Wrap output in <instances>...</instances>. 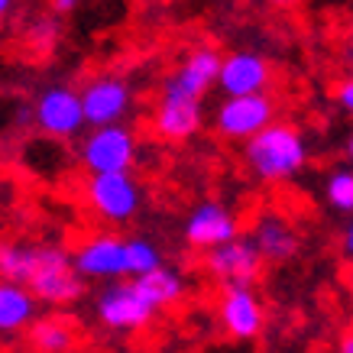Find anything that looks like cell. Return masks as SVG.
<instances>
[{"label":"cell","mask_w":353,"mask_h":353,"mask_svg":"<svg viewBox=\"0 0 353 353\" xmlns=\"http://www.w3.org/2000/svg\"><path fill=\"white\" fill-rule=\"evenodd\" d=\"M246 162L263 182H285L308 165V143L295 123L272 120L253 139H246Z\"/></svg>","instance_id":"cell-1"},{"label":"cell","mask_w":353,"mask_h":353,"mask_svg":"<svg viewBox=\"0 0 353 353\" xmlns=\"http://www.w3.org/2000/svg\"><path fill=\"white\" fill-rule=\"evenodd\" d=\"M36 305H68L85 295V282L75 276L72 256L62 246H36V263H32V276L26 282Z\"/></svg>","instance_id":"cell-2"},{"label":"cell","mask_w":353,"mask_h":353,"mask_svg":"<svg viewBox=\"0 0 353 353\" xmlns=\"http://www.w3.org/2000/svg\"><path fill=\"white\" fill-rule=\"evenodd\" d=\"M137 156H139L137 133L123 127V123L91 130L81 139V146H78V162L91 175H123V172L137 165Z\"/></svg>","instance_id":"cell-3"},{"label":"cell","mask_w":353,"mask_h":353,"mask_svg":"<svg viewBox=\"0 0 353 353\" xmlns=\"http://www.w3.org/2000/svg\"><path fill=\"white\" fill-rule=\"evenodd\" d=\"M85 194L88 204L94 208V214L108 224H130L143 208V188L130 172H123V175H91Z\"/></svg>","instance_id":"cell-4"},{"label":"cell","mask_w":353,"mask_h":353,"mask_svg":"<svg viewBox=\"0 0 353 353\" xmlns=\"http://www.w3.org/2000/svg\"><path fill=\"white\" fill-rule=\"evenodd\" d=\"M78 101H81L85 127H114L127 117L130 104H133V91L120 75H94L78 91Z\"/></svg>","instance_id":"cell-5"},{"label":"cell","mask_w":353,"mask_h":353,"mask_svg":"<svg viewBox=\"0 0 353 353\" xmlns=\"http://www.w3.org/2000/svg\"><path fill=\"white\" fill-rule=\"evenodd\" d=\"M36 127L46 137L55 139H72L85 130V114H81V101L72 85H52L36 97Z\"/></svg>","instance_id":"cell-6"},{"label":"cell","mask_w":353,"mask_h":353,"mask_svg":"<svg viewBox=\"0 0 353 353\" xmlns=\"http://www.w3.org/2000/svg\"><path fill=\"white\" fill-rule=\"evenodd\" d=\"M227 97H253V94H269L272 85V62L259 52H230L221 55V68H217L214 81Z\"/></svg>","instance_id":"cell-7"},{"label":"cell","mask_w":353,"mask_h":353,"mask_svg":"<svg viewBox=\"0 0 353 353\" xmlns=\"http://www.w3.org/2000/svg\"><path fill=\"white\" fill-rule=\"evenodd\" d=\"M276 120V101L272 94H253V97H227L217 108L214 127L227 139H253L259 130H266Z\"/></svg>","instance_id":"cell-8"},{"label":"cell","mask_w":353,"mask_h":353,"mask_svg":"<svg viewBox=\"0 0 353 353\" xmlns=\"http://www.w3.org/2000/svg\"><path fill=\"white\" fill-rule=\"evenodd\" d=\"M127 236L120 234H94L75 250L72 269L75 276L85 279H120L127 276Z\"/></svg>","instance_id":"cell-9"},{"label":"cell","mask_w":353,"mask_h":353,"mask_svg":"<svg viewBox=\"0 0 353 353\" xmlns=\"http://www.w3.org/2000/svg\"><path fill=\"white\" fill-rule=\"evenodd\" d=\"M204 269L214 279H221L224 285H246V289H253V282L259 279V269H263V259H259L250 236H234L230 243L204 253Z\"/></svg>","instance_id":"cell-10"},{"label":"cell","mask_w":353,"mask_h":353,"mask_svg":"<svg viewBox=\"0 0 353 353\" xmlns=\"http://www.w3.org/2000/svg\"><path fill=\"white\" fill-rule=\"evenodd\" d=\"M97 318L110 331H143L156 318V311L133 289V282H117L97 299Z\"/></svg>","instance_id":"cell-11"},{"label":"cell","mask_w":353,"mask_h":353,"mask_svg":"<svg viewBox=\"0 0 353 353\" xmlns=\"http://www.w3.org/2000/svg\"><path fill=\"white\" fill-rule=\"evenodd\" d=\"M234 236H240L236 217L221 201L198 204L192 214H188V221H185V243L201 250V253H211L217 246L230 243Z\"/></svg>","instance_id":"cell-12"},{"label":"cell","mask_w":353,"mask_h":353,"mask_svg":"<svg viewBox=\"0 0 353 353\" xmlns=\"http://www.w3.org/2000/svg\"><path fill=\"white\" fill-rule=\"evenodd\" d=\"M221 324L234 341H256L266 324V311L256 292L246 285H224L221 292Z\"/></svg>","instance_id":"cell-13"},{"label":"cell","mask_w":353,"mask_h":353,"mask_svg":"<svg viewBox=\"0 0 353 353\" xmlns=\"http://www.w3.org/2000/svg\"><path fill=\"white\" fill-rule=\"evenodd\" d=\"M217 68H221V52L211 49V46H201V49H194V52L165 78L162 91L201 101V97L208 94V88L217 81Z\"/></svg>","instance_id":"cell-14"},{"label":"cell","mask_w":353,"mask_h":353,"mask_svg":"<svg viewBox=\"0 0 353 353\" xmlns=\"http://www.w3.org/2000/svg\"><path fill=\"white\" fill-rule=\"evenodd\" d=\"M152 130L162 139H169V143H185L188 137H194L201 130V101L162 91L156 117H152Z\"/></svg>","instance_id":"cell-15"},{"label":"cell","mask_w":353,"mask_h":353,"mask_svg":"<svg viewBox=\"0 0 353 353\" xmlns=\"http://www.w3.org/2000/svg\"><path fill=\"white\" fill-rule=\"evenodd\" d=\"M253 246H256V253L263 263H285V259H292L295 253H299V234L292 230L282 217L276 214H266V217H259L256 221V230H253Z\"/></svg>","instance_id":"cell-16"},{"label":"cell","mask_w":353,"mask_h":353,"mask_svg":"<svg viewBox=\"0 0 353 353\" xmlns=\"http://www.w3.org/2000/svg\"><path fill=\"white\" fill-rule=\"evenodd\" d=\"M36 299L23 285L0 282V334H17L36 321Z\"/></svg>","instance_id":"cell-17"},{"label":"cell","mask_w":353,"mask_h":353,"mask_svg":"<svg viewBox=\"0 0 353 353\" xmlns=\"http://www.w3.org/2000/svg\"><path fill=\"white\" fill-rule=\"evenodd\" d=\"M133 282V289L143 295V299L152 305V311L159 308H169V305H179L185 295V282L179 272H172V269L159 266L152 269L150 276H139V279H130Z\"/></svg>","instance_id":"cell-18"},{"label":"cell","mask_w":353,"mask_h":353,"mask_svg":"<svg viewBox=\"0 0 353 353\" xmlns=\"http://www.w3.org/2000/svg\"><path fill=\"white\" fill-rule=\"evenodd\" d=\"M32 263H36V246L0 243V282H13V285L26 289L32 276Z\"/></svg>","instance_id":"cell-19"},{"label":"cell","mask_w":353,"mask_h":353,"mask_svg":"<svg viewBox=\"0 0 353 353\" xmlns=\"http://www.w3.org/2000/svg\"><path fill=\"white\" fill-rule=\"evenodd\" d=\"M30 337H32V347L39 353H68L75 347V331H72V324L59 321V318L36 321Z\"/></svg>","instance_id":"cell-20"},{"label":"cell","mask_w":353,"mask_h":353,"mask_svg":"<svg viewBox=\"0 0 353 353\" xmlns=\"http://www.w3.org/2000/svg\"><path fill=\"white\" fill-rule=\"evenodd\" d=\"M123 250H127V276H133V279L150 276L152 269L162 266V253L146 236H130L127 243H123Z\"/></svg>","instance_id":"cell-21"},{"label":"cell","mask_w":353,"mask_h":353,"mask_svg":"<svg viewBox=\"0 0 353 353\" xmlns=\"http://www.w3.org/2000/svg\"><path fill=\"white\" fill-rule=\"evenodd\" d=\"M324 198L331 204L334 211H341V214H350L353 211V172L350 169H337L324 182Z\"/></svg>","instance_id":"cell-22"},{"label":"cell","mask_w":353,"mask_h":353,"mask_svg":"<svg viewBox=\"0 0 353 353\" xmlns=\"http://www.w3.org/2000/svg\"><path fill=\"white\" fill-rule=\"evenodd\" d=\"M30 36H32V43H39V46H49L55 39V23L52 20H39L36 26L30 30Z\"/></svg>","instance_id":"cell-23"},{"label":"cell","mask_w":353,"mask_h":353,"mask_svg":"<svg viewBox=\"0 0 353 353\" xmlns=\"http://www.w3.org/2000/svg\"><path fill=\"white\" fill-rule=\"evenodd\" d=\"M337 104H341L343 110H353V81L337 85Z\"/></svg>","instance_id":"cell-24"},{"label":"cell","mask_w":353,"mask_h":353,"mask_svg":"<svg viewBox=\"0 0 353 353\" xmlns=\"http://www.w3.org/2000/svg\"><path fill=\"white\" fill-rule=\"evenodd\" d=\"M337 353H353V334H343V337H341V347H337Z\"/></svg>","instance_id":"cell-25"},{"label":"cell","mask_w":353,"mask_h":353,"mask_svg":"<svg viewBox=\"0 0 353 353\" xmlns=\"http://www.w3.org/2000/svg\"><path fill=\"white\" fill-rule=\"evenodd\" d=\"M343 250L347 253H353V227L347 224V230H343Z\"/></svg>","instance_id":"cell-26"},{"label":"cell","mask_w":353,"mask_h":353,"mask_svg":"<svg viewBox=\"0 0 353 353\" xmlns=\"http://www.w3.org/2000/svg\"><path fill=\"white\" fill-rule=\"evenodd\" d=\"M52 7L55 10H62V13H68V10H75V0H55Z\"/></svg>","instance_id":"cell-27"},{"label":"cell","mask_w":353,"mask_h":353,"mask_svg":"<svg viewBox=\"0 0 353 353\" xmlns=\"http://www.w3.org/2000/svg\"><path fill=\"white\" fill-rule=\"evenodd\" d=\"M7 10H10V0H0V20L7 17Z\"/></svg>","instance_id":"cell-28"}]
</instances>
